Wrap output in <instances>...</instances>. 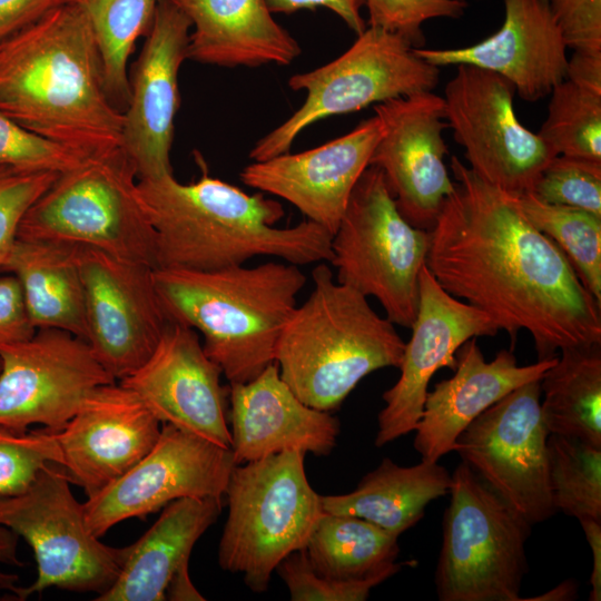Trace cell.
I'll use <instances>...</instances> for the list:
<instances>
[{"label": "cell", "mask_w": 601, "mask_h": 601, "mask_svg": "<svg viewBox=\"0 0 601 601\" xmlns=\"http://www.w3.org/2000/svg\"><path fill=\"white\" fill-rule=\"evenodd\" d=\"M455 183L433 228L425 266L455 298L484 312L512 342L526 331L538 361L601 344V304L569 260L522 213L518 197L456 156Z\"/></svg>", "instance_id": "cell-1"}, {"label": "cell", "mask_w": 601, "mask_h": 601, "mask_svg": "<svg viewBox=\"0 0 601 601\" xmlns=\"http://www.w3.org/2000/svg\"><path fill=\"white\" fill-rule=\"evenodd\" d=\"M0 110L86 157L122 147L124 112L107 93L97 41L78 1L0 45Z\"/></svg>", "instance_id": "cell-2"}, {"label": "cell", "mask_w": 601, "mask_h": 601, "mask_svg": "<svg viewBox=\"0 0 601 601\" xmlns=\"http://www.w3.org/2000/svg\"><path fill=\"white\" fill-rule=\"evenodd\" d=\"M197 181L181 184L174 175L138 179L141 204L156 235V268L217 270L274 256L297 265L331 260L332 234L308 219L292 227L277 200L248 195L210 177L199 162Z\"/></svg>", "instance_id": "cell-3"}, {"label": "cell", "mask_w": 601, "mask_h": 601, "mask_svg": "<svg viewBox=\"0 0 601 601\" xmlns=\"http://www.w3.org/2000/svg\"><path fill=\"white\" fill-rule=\"evenodd\" d=\"M167 318L198 331L206 355L230 383H246L275 362L279 334L306 283L299 266L267 262L217 270L155 268Z\"/></svg>", "instance_id": "cell-4"}, {"label": "cell", "mask_w": 601, "mask_h": 601, "mask_svg": "<svg viewBox=\"0 0 601 601\" xmlns=\"http://www.w3.org/2000/svg\"><path fill=\"white\" fill-rule=\"evenodd\" d=\"M285 323L275 348L280 377L308 406L331 412L368 374L400 367L405 342L367 297L336 282L326 264Z\"/></svg>", "instance_id": "cell-5"}, {"label": "cell", "mask_w": 601, "mask_h": 601, "mask_svg": "<svg viewBox=\"0 0 601 601\" xmlns=\"http://www.w3.org/2000/svg\"><path fill=\"white\" fill-rule=\"evenodd\" d=\"M304 457L298 450H286L237 464L229 475L218 564L242 573L254 592L266 591L280 561L305 549L324 513L322 495L306 477Z\"/></svg>", "instance_id": "cell-6"}, {"label": "cell", "mask_w": 601, "mask_h": 601, "mask_svg": "<svg viewBox=\"0 0 601 601\" xmlns=\"http://www.w3.org/2000/svg\"><path fill=\"white\" fill-rule=\"evenodd\" d=\"M137 183L122 147L88 157L59 174L31 205L18 239L93 247L156 268V235Z\"/></svg>", "instance_id": "cell-7"}, {"label": "cell", "mask_w": 601, "mask_h": 601, "mask_svg": "<svg viewBox=\"0 0 601 601\" xmlns=\"http://www.w3.org/2000/svg\"><path fill=\"white\" fill-rule=\"evenodd\" d=\"M428 244V231L398 211L382 170L368 166L332 235L329 263L337 270L336 282L374 297L387 319L411 328Z\"/></svg>", "instance_id": "cell-8"}, {"label": "cell", "mask_w": 601, "mask_h": 601, "mask_svg": "<svg viewBox=\"0 0 601 601\" xmlns=\"http://www.w3.org/2000/svg\"><path fill=\"white\" fill-rule=\"evenodd\" d=\"M450 504L435 569L441 601H520L531 524L461 462L451 474Z\"/></svg>", "instance_id": "cell-9"}, {"label": "cell", "mask_w": 601, "mask_h": 601, "mask_svg": "<svg viewBox=\"0 0 601 601\" xmlns=\"http://www.w3.org/2000/svg\"><path fill=\"white\" fill-rule=\"evenodd\" d=\"M439 82L440 68L418 57L405 39L368 26L339 57L288 79L289 88L305 91L306 99L289 118L256 141L249 158L260 161L286 154L296 137L319 120L433 91Z\"/></svg>", "instance_id": "cell-10"}, {"label": "cell", "mask_w": 601, "mask_h": 601, "mask_svg": "<svg viewBox=\"0 0 601 601\" xmlns=\"http://www.w3.org/2000/svg\"><path fill=\"white\" fill-rule=\"evenodd\" d=\"M70 483L62 465L49 463L24 491L0 496V525L22 536L37 562L32 584L10 587L20 600L48 588L100 594L121 570L127 546L107 545L89 531Z\"/></svg>", "instance_id": "cell-11"}, {"label": "cell", "mask_w": 601, "mask_h": 601, "mask_svg": "<svg viewBox=\"0 0 601 601\" xmlns=\"http://www.w3.org/2000/svg\"><path fill=\"white\" fill-rule=\"evenodd\" d=\"M515 90L503 77L459 65L444 89L449 128L469 167L483 180L520 197L532 193L556 155L518 119Z\"/></svg>", "instance_id": "cell-12"}, {"label": "cell", "mask_w": 601, "mask_h": 601, "mask_svg": "<svg viewBox=\"0 0 601 601\" xmlns=\"http://www.w3.org/2000/svg\"><path fill=\"white\" fill-rule=\"evenodd\" d=\"M540 381L529 382L485 410L457 436L454 451L531 525L556 512L549 483V432Z\"/></svg>", "instance_id": "cell-13"}, {"label": "cell", "mask_w": 601, "mask_h": 601, "mask_svg": "<svg viewBox=\"0 0 601 601\" xmlns=\"http://www.w3.org/2000/svg\"><path fill=\"white\" fill-rule=\"evenodd\" d=\"M112 382L83 338L39 328L31 338L0 348V425L59 431L95 388Z\"/></svg>", "instance_id": "cell-14"}, {"label": "cell", "mask_w": 601, "mask_h": 601, "mask_svg": "<svg viewBox=\"0 0 601 601\" xmlns=\"http://www.w3.org/2000/svg\"><path fill=\"white\" fill-rule=\"evenodd\" d=\"M234 466L230 447L162 423L150 451L83 503L87 526L101 538L117 523L142 518L181 497L223 500Z\"/></svg>", "instance_id": "cell-15"}, {"label": "cell", "mask_w": 601, "mask_h": 601, "mask_svg": "<svg viewBox=\"0 0 601 601\" xmlns=\"http://www.w3.org/2000/svg\"><path fill=\"white\" fill-rule=\"evenodd\" d=\"M86 302V342L105 370L121 381L156 348L169 322L152 267L78 246Z\"/></svg>", "instance_id": "cell-16"}, {"label": "cell", "mask_w": 601, "mask_h": 601, "mask_svg": "<svg viewBox=\"0 0 601 601\" xmlns=\"http://www.w3.org/2000/svg\"><path fill=\"white\" fill-rule=\"evenodd\" d=\"M382 122L370 166L382 170L401 215L430 231L455 188L444 158L449 128L444 98L433 91L374 105Z\"/></svg>", "instance_id": "cell-17"}, {"label": "cell", "mask_w": 601, "mask_h": 601, "mask_svg": "<svg viewBox=\"0 0 601 601\" xmlns=\"http://www.w3.org/2000/svg\"><path fill=\"white\" fill-rule=\"evenodd\" d=\"M190 29V20L171 0L157 1L124 110L122 148L138 179L173 175L170 149L180 105L178 72L187 59Z\"/></svg>", "instance_id": "cell-18"}, {"label": "cell", "mask_w": 601, "mask_h": 601, "mask_svg": "<svg viewBox=\"0 0 601 601\" xmlns=\"http://www.w3.org/2000/svg\"><path fill=\"white\" fill-rule=\"evenodd\" d=\"M412 336L405 343L401 374L382 398L377 421V447L415 430L421 418L431 378L440 368L456 367V352L469 339L495 336L496 324L479 308L453 297L424 265Z\"/></svg>", "instance_id": "cell-19"}, {"label": "cell", "mask_w": 601, "mask_h": 601, "mask_svg": "<svg viewBox=\"0 0 601 601\" xmlns=\"http://www.w3.org/2000/svg\"><path fill=\"white\" fill-rule=\"evenodd\" d=\"M221 374L197 332L169 321L148 359L119 383L134 391L161 424L230 447L229 387L221 385Z\"/></svg>", "instance_id": "cell-20"}, {"label": "cell", "mask_w": 601, "mask_h": 601, "mask_svg": "<svg viewBox=\"0 0 601 601\" xmlns=\"http://www.w3.org/2000/svg\"><path fill=\"white\" fill-rule=\"evenodd\" d=\"M160 424L134 391L112 382L95 388L68 423L53 433L62 467L88 499L150 451Z\"/></svg>", "instance_id": "cell-21"}, {"label": "cell", "mask_w": 601, "mask_h": 601, "mask_svg": "<svg viewBox=\"0 0 601 601\" xmlns=\"http://www.w3.org/2000/svg\"><path fill=\"white\" fill-rule=\"evenodd\" d=\"M375 115L348 134L298 154H283L245 166L240 180L279 197L332 235L381 137Z\"/></svg>", "instance_id": "cell-22"}, {"label": "cell", "mask_w": 601, "mask_h": 601, "mask_svg": "<svg viewBox=\"0 0 601 601\" xmlns=\"http://www.w3.org/2000/svg\"><path fill=\"white\" fill-rule=\"evenodd\" d=\"M501 28L463 48H414L418 57L439 68L471 65L494 72L513 86L523 100L548 97L565 79L566 45L548 0H503Z\"/></svg>", "instance_id": "cell-23"}, {"label": "cell", "mask_w": 601, "mask_h": 601, "mask_svg": "<svg viewBox=\"0 0 601 601\" xmlns=\"http://www.w3.org/2000/svg\"><path fill=\"white\" fill-rule=\"evenodd\" d=\"M228 387L235 465L286 450L325 456L335 447L339 421L302 402L280 377L276 362L252 381Z\"/></svg>", "instance_id": "cell-24"}, {"label": "cell", "mask_w": 601, "mask_h": 601, "mask_svg": "<svg viewBox=\"0 0 601 601\" xmlns=\"http://www.w3.org/2000/svg\"><path fill=\"white\" fill-rule=\"evenodd\" d=\"M555 361L519 365L512 351L501 349L486 362L475 337L465 342L456 352L454 375L426 394L414 430L422 461L439 462L454 451L457 436L474 418L515 388L540 381Z\"/></svg>", "instance_id": "cell-25"}, {"label": "cell", "mask_w": 601, "mask_h": 601, "mask_svg": "<svg viewBox=\"0 0 601 601\" xmlns=\"http://www.w3.org/2000/svg\"><path fill=\"white\" fill-rule=\"evenodd\" d=\"M190 20L187 59L225 68L287 66L302 52L266 0H171Z\"/></svg>", "instance_id": "cell-26"}, {"label": "cell", "mask_w": 601, "mask_h": 601, "mask_svg": "<svg viewBox=\"0 0 601 601\" xmlns=\"http://www.w3.org/2000/svg\"><path fill=\"white\" fill-rule=\"evenodd\" d=\"M223 500L181 497L167 504L151 528L127 546L121 570L96 601H162L170 583L188 573L197 540L216 522Z\"/></svg>", "instance_id": "cell-27"}, {"label": "cell", "mask_w": 601, "mask_h": 601, "mask_svg": "<svg viewBox=\"0 0 601 601\" xmlns=\"http://www.w3.org/2000/svg\"><path fill=\"white\" fill-rule=\"evenodd\" d=\"M0 272L18 278L37 329L58 328L86 341V302L78 245L17 239Z\"/></svg>", "instance_id": "cell-28"}, {"label": "cell", "mask_w": 601, "mask_h": 601, "mask_svg": "<svg viewBox=\"0 0 601 601\" xmlns=\"http://www.w3.org/2000/svg\"><path fill=\"white\" fill-rule=\"evenodd\" d=\"M451 474L437 462L400 466L384 459L347 494L322 496L323 511L366 520L400 536L424 515L427 504L449 493Z\"/></svg>", "instance_id": "cell-29"}, {"label": "cell", "mask_w": 601, "mask_h": 601, "mask_svg": "<svg viewBox=\"0 0 601 601\" xmlns=\"http://www.w3.org/2000/svg\"><path fill=\"white\" fill-rule=\"evenodd\" d=\"M560 352L540 380L545 427L601 449V344Z\"/></svg>", "instance_id": "cell-30"}, {"label": "cell", "mask_w": 601, "mask_h": 601, "mask_svg": "<svg viewBox=\"0 0 601 601\" xmlns=\"http://www.w3.org/2000/svg\"><path fill=\"white\" fill-rule=\"evenodd\" d=\"M398 536L349 514L324 512L305 552L316 573L334 580H364L397 573Z\"/></svg>", "instance_id": "cell-31"}, {"label": "cell", "mask_w": 601, "mask_h": 601, "mask_svg": "<svg viewBox=\"0 0 601 601\" xmlns=\"http://www.w3.org/2000/svg\"><path fill=\"white\" fill-rule=\"evenodd\" d=\"M85 9L101 56L105 86L112 104L128 105V60L152 23L158 0H76ZM122 111V109H121Z\"/></svg>", "instance_id": "cell-32"}, {"label": "cell", "mask_w": 601, "mask_h": 601, "mask_svg": "<svg viewBox=\"0 0 601 601\" xmlns=\"http://www.w3.org/2000/svg\"><path fill=\"white\" fill-rule=\"evenodd\" d=\"M528 220L562 252L587 290L601 304V217L550 204L533 193L518 197Z\"/></svg>", "instance_id": "cell-33"}, {"label": "cell", "mask_w": 601, "mask_h": 601, "mask_svg": "<svg viewBox=\"0 0 601 601\" xmlns=\"http://www.w3.org/2000/svg\"><path fill=\"white\" fill-rule=\"evenodd\" d=\"M546 447L555 510L601 521V449L558 434H549Z\"/></svg>", "instance_id": "cell-34"}, {"label": "cell", "mask_w": 601, "mask_h": 601, "mask_svg": "<svg viewBox=\"0 0 601 601\" xmlns=\"http://www.w3.org/2000/svg\"><path fill=\"white\" fill-rule=\"evenodd\" d=\"M536 135L558 156L601 162V95L564 79L551 91Z\"/></svg>", "instance_id": "cell-35"}, {"label": "cell", "mask_w": 601, "mask_h": 601, "mask_svg": "<svg viewBox=\"0 0 601 601\" xmlns=\"http://www.w3.org/2000/svg\"><path fill=\"white\" fill-rule=\"evenodd\" d=\"M49 463L62 465L52 431H14L0 425V496L24 491Z\"/></svg>", "instance_id": "cell-36"}, {"label": "cell", "mask_w": 601, "mask_h": 601, "mask_svg": "<svg viewBox=\"0 0 601 601\" xmlns=\"http://www.w3.org/2000/svg\"><path fill=\"white\" fill-rule=\"evenodd\" d=\"M532 193L543 201L601 217V162L558 155L543 169Z\"/></svg>", "instance_id": "cell-37"}, {"label": "cell", "mask_w": 601, "mask_h": 601, "mask_svg": "<svg viewBox=\"0 0 601 601\" xmlns=\"http://www.w3.org/2000/svg\"><path fill=\"white\" fill-rule=\"evenodd\" d=\"M87 158L24 128L0 110V166L61 174Z\"/></svg>", "instance_id": "cell-38"}, {"label": "cell", "mask_w": 601, "mask_h": 601, "mask_svg": "<svg viewBox=\"0 0 601 601\" xmlns=\"http://www.w3.org/2000/svg\"><path fill=\"white\" fill-rule=\"evenodd\" d=\"M477 0H365L368 26L396 33L413 48H424L423 24L433 19L461 18Z\"/></svg>", "instance_id": "cell-39"}, {"label": "cell", "mask_w": 601, "mask_h": 601, "mask_svg": "<svg viewBox=\"0 0 601 601\" xmlns=\"http://www.w3.org/2000/svg\"><path fill=\"white\" fill-rule=\"evenodd\" d=\"M293 601H364L371 590L391 578L380 574L364 580H334L315 572L305 549L288 554L276 568Z\"/></svg>", "instance_id": "cell-40"}, {"label": "cell", "mask_w": 601, "mask_h": 601, "mask_svg": "<svg viewBox=\"0 0 601 601\" xmlns=\"http://www.w3.org/2000/svg\"><path fill=\"white\" fill-rule=\"evenodd\" d=\"M58 175L0 166V267L18 239L23 216Z\"/></svg>", "instance_id": "cell-41"}, {"label": "cell", "mask_w": 601, "mask_h": 601, "mask_svg": "<svg viewBox=\"0 0 601 601\" xmlns=\"http://www.w3.org/2000/svg\"><path fill=\"white\" fill-rule=\"evenodd\" d=\"M568 48L601 51V0H548Z\"/></svg>", "instance_id": "cell-42"}, {"label": "cell", "mask_w": 601, "mask_h": 601, "mask_svg": "<svg viewBox=\"0 0 601 601\" xmlns=\"http://www.w3.org/2000/svg\"><path fill=\"white\" fill-rule=\"evenodd\" d=\"M36 331L18 278L0 277V348L27 341Z\"/></svg>", "instance_id": "cell-43"}, {"label": "cell", "mask_w": 601, "mask_h": 601, "mask_svg": "<svg viewBox=\"0 0 601 601\" xmlns=\"http://www.w3.org/2000/svg\"><path fill=\"white\" fill-rule=\"evenodd\" d=\"M69 0H0V45Z\"/></svg>", "instance_id": "cell-44"}, {"label": "cell", "mask_w": 601, "mask_h": 601, "mask_svg": "<svg viewBox=\"0 0 601 601\" xmlns=\"http://www.w3.org/2000/svg\"><path fill=\"white\" fill-rule=\"evenodd\" d=\"M266 2L273 14H290L303 9H328L338 16L356 36L367 27L362 16L365 0H266Z\"/></svg>", "instance_id": "cell-45"}, {"label": "cell", "mask_w": 601, "mask_h": 601, "mask_svg": "<svg viewBox=\"0 0 601 601\" xmlns=\"http://www.w3.org/2000/svg\"><path fill=\"white\" fill-rule=\"evenodd\" d=\"M565 79L601 95V51H573L571 58H568Z\"/></svg>", "instance_id": "cell-46"}, {"label": "cell", "mask_w": 601, "mask_h": 601, "mask_svg": "<svg viewBox=\"0 0 601 601\" xmlns=\"http://www.w3.org/2000/svg\"><path fill=\"white\" fill-rule=\"evenodd\" d=\"M588 544L592 551L593 564L590 577V601L601 600V521L593 519L579 520Z\"/></svg>", "instance_id": "cell-47"}, {"label": "cell", "mask_w": 601, "mask_h": 601, "mask_svg": "<svg viewBox=\"0 0 601 601\" xmlns=\"http://www.w3.org/2000/svg\"><path fill=\"white\" fill-rule=\"evenodd\" d=\"M18 534L10 529L0 525V563L22 566L23 563L17 554Z\"/></svg>", "instance_id": "cell-48"}, {"label": "cell", "mask_w": 601, "mask_h": 601, "mask_svg": "<svg viewBox=\"0 0 601 601\" xmlns=\"http://www.w3.org/2000/svg\"><path fill=\"white\" fill-rule=\"evenodd\" d=\"M577 591H578V589H577L575 583L572 580H568V581L562 582L556 588L548 591L546 593H544V594H542L540 597L522 599V600H533V601L534 600H543V601H546V600H553V601L554 600H561V601L573 600L578 595Z\"/></svg>", "instance_id": "cell-49"}]
</instances>
